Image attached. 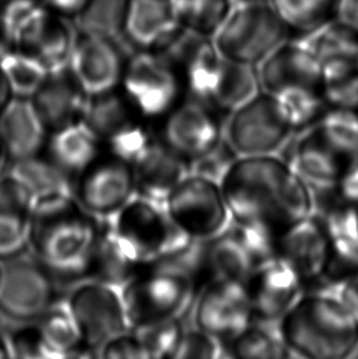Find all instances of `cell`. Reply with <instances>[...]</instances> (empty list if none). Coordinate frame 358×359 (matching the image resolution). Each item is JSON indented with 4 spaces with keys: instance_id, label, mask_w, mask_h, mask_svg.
<instances>
[{
    "instance_id": "obj_14",
    "label": "cell",
    "mask_w": 358,
    "mask_h": 359,
    "mask_svg": "<svg viewBox=\"0 0 358 359\" xmlns=\"http://www.w3.org/2000/svg\"><path fill=\"white\" fill-rule=\"evenodd\" d=\"M57 285L34 257L10 262L1 272L0 313L20 324L37 321L58 302Z\"/></svg>"
},
{
    "instance_id": "obj_30",
    "label": "cell",
    "mask_w": 358,
    "mask_h": 359,
    "mask_svg": "<svg viewBox=\"0 0 358 359\" xmlns=\"http://www.w3.org/2000/svg\"><path fill=\"white\" fill-rule=\"evenodd\" d=\"M343 0H267L289 29L290 39H305L334 21Z\"/></svg>"
},
{
    "instance_id": "obj_55",
    "label": "cell",
    "mask_w": 358,
    "mask_h": 359,
    "mask_svg": "<svg viewBox=\"0 0 358 359\" xmlns=\"http://www.w3.org/2000/svg\"><path fill=\"white\" fill-rule=\"evenodd\" d=\"M11 358L8 337L0 332V359Z\"/></svg>"
},
{
    "instance_id": "obj_43",
    "label": "cell",
    "mask_w": 358,
    "mask_h": 359,
    "mask_svg": "<svg viewBox=\"0 0 358 359\" xmlns=\"http://www.w3.org/2000/svg\"><path fill=\"white\" fill-rule=\"evenodd\" d=\"M133 331L140 341L146 359H175L185 329L182 320H170Z\"/></svg>"
},
{
    "instance_id": "obj_28",
    "label": "cell",
    "mask_w": 358,
    "mask_h": 359,
    "mask_svg": "<svg viewBox=\"0 0 358 359\" xmlns=\"http://www.w3.org/2000/svg\"><path fill=\"white\" fill-rule=\"evenodd\" d=\"M257 262L239 237L233 224L223 233L203 242V272L205 283L213 278L244 282Z\"/></svg>"
},
{
    "instance_id": "obj_2",
    "label": "cell",
    "mask_w": 358,
    "mask_h": 359,
    "mask_svg": "<svg viewBox=\"0 0 358 359\" xmlns=\"http://www.w3.org/2000/svg\"><path fill=\"white\" fill-rule=\"evenodd\" d=\"M105 221L72 193L44 195L34 201L27 245L58 283L88 281Z\"/></svg>"
},
{
    "instance_id": "obj_52",
    "label": "cell",
    "mask_w": 358,
    "mask_h": 359,
    "mask_svg": "<svg viewBox=\"0 0 358 359\" xmlns=\"http://www.w3.org/2000/svg\"><path fill=\"white\" fill-rule=\"evenodd\" d=\"M13 98H14V95L11 93L9 83L6 81L4 74L0 69V117L4 113L6 107L9 106V103L13 101Z\"/></svg>"
},
{
    "instance_id": "obj_54",
    "label": "cell",
    "mask_w": 358,
    "mask_h": 359,
    "mask_svg": "<svg viewBox=\"0 0 358 359\" xmlns=\"http://www.w3.org/2000/svg\"><path fill=\"white\" fill-rule=\"evenodd\" d=\"M9 157H8V154H6V150H5V146L4 144H3V140H1V137H0V178H1V177L8 172V170H9Z\"/></svg>"
},
{
    "instance_id": "obj_15",
    "label": "cell",
    "mask_w": 358,
    "mask_h": 359,
    "mask_svg": "<svg viewBox=\"0 0 358 359\" xmlns=\"http://www.w3.org/2000/svg\"><path fill=\"white\" fill-rule=\"evenodd\" d=\"M83 340L95 350L131 330L121 290L97 281L77 283L67 299Z\"/></svg>"
},
{
    "instance_id": "obj_21",
    "label": "cell",
    "mask_w": 358,
    "mask_h": 359,
    "mask_svg": "<svg viewBox=\"0 0 358 359\" xmlns=\"http://www.w3.org/2000/svg\"><path fill=\"white\" fill-rule=\"evenodd\" d=\"M29 100L39 121L51 135L84 123L90 95L67 67L49 73Z\"/></svg>"
},
{
    "instance_id": "obj_8",
    "label": "cell",
    "mask_w": 358,
    "mask_h": 359,
    "mask_svg": "<svg viewBox=\"0 0 358 359\" xmlns=\"http://www.w3.org/2000/svg\"><path fill=\"white\" fill-rule=\"evenodd\" d=\"M119 91L152 128L187 98L182 79L159 54L133 52L126 59Z\"/></svg>"
},
{
    "instance_id": "obj_9",
    "label": "cell",
    "mask_w": 358,
    "mask_h": 359,
    "mask_svg": "<svg viewBox=\"0 0 358 359\" xmlns=\"http://www.w3.org/2000/svg\"><path fill=\"white\" fill-rule=\"evenodd\" d=\"M295 135L276 96L263 91L230 113L225 139L238 156L279 154Z\"/></svg>"
},
{
    "instance_id": "obj_11",
    "label": "cell",
    "mask_w": 358,
    "mask_h": 359,
    "mask_svg": "<svg viewBox=\"0 0 358 359\" xmlns=\"http://www.w3.org/2000/svg\"><path fill=\"white\" fill-rule=\"evenodd\" d=\"M70 193L90 214L113 219L136 195L133 163L105 147L74 180Z\"/></svg>"
},
{
    "instance_id": "obj_24",
    "label": "cell",
    "mask_w": 358,
    "mask_h": 359,
    "mask_svg": "<svg viewBox=\"0 0 358 359\" xmlns=\"http://www.w3.org/2000/svg\"><path fill=\"white\" fill-rule=\"evenodd\" d=\"M179 26L164 0H131L123 42L134 52L159 53L175 37Z\"/></svg>"
},
{
    "instance_id": "obj_18",
    "label": "cell",
    "mask_w": 358,
    "mask_h": 359,
    "mask_svg": "<svg viewBox=\"0 0 358 359\" xmlns=\"http://www.w3.org/2000/svg\"><path fill=\"white\" fill-rule=\"evenodd\" d=\"M254 321L277 325L305 292L298 273L280 257L258 264L244 281Z\"/></svg>"
},
{
    "instance_id": "obj_49",
    "label": "cell",
    "mask_w": 358,
    "mask_h": 359,
    "mask_svg": "<svg viewBox=\"0 0 358 359\" xmlns=\"http://www.w3.org/2000/svg\"><path fill=\"white\" fill-rule=\"evenodd\" d=\"M330 234H347L358 242V205L350 214L333 224L325 226Z\"/></svg>"
},
{
    "instance_id": "obj_46",
    "label": "cell",
    "mask_w": 358,
    "mask_h": 359,
    "mask_svg": "<svg viewBox=\"0 0 358 359\" xmlns=\"http://www.w3.org/2000/svg\"><path fill=\"white\" fill-rule=\"evenodd\" d=\"M237 157L236 151L233 150L232 146L225 139L215 150L204 156L200 160L195 161L193 165H190V172L195 175H204L220 183L228 167L232 165L233 161Z\"/></svg>"
},
{
    "instance_id": "obj_56",
    "label": "cell",
    "mask_w": 358,
    "mask_h": 359,
    "mask_svg": "<svg viewBox=\"0 0 358 359\" xmlns=\"http://www.w3.org/2000/svg\"><path fill=\"white\" fill-rule=\"evenodd\" d=\"M18 1H21V0H0V13Z\"/></svg>"
},
{
    "instance_id": "obj_27",
    "label": "cell",
    "mask_w": 358,
    "mask_h": 359,
    "mask_svg": "<svg viewBox=\"0 0 358 359\" xmlns=\"http://www.w3.org/2000/svg\"><path fill=\"white\" fill-rule=\"evenodd\" d=\"M103 149L98 137L81 123L51 134L44 152L72 188L74 180Z\"/></svg>"
},
{
    "instance_id": "obj_44",
    "label": "cell",
    "mask_w": 358,
    "mask_h": 359,
    "mask_svg": "<svg viewBox=\"0 0 358 359\" xmlns=\"http://www.w3.org/2000/svg\"><path fill=\"white\" fill-rule=\"evenodd\" d=\"M11 358H49L37 323H24L8 336Z\"/></svg>"
},
{
    "instance_id": "obj_16",
    "label": "cell",
    "mask_w": 358,
    "mask_h": 359,
    "mask_svg": "<svg viewBox=\"0 0 358 359\" xmlns=\"http://www.w3.org/2000/svg\"><path fill=\"white\" fill-rule=\"evenodd\" d=\"M254 323L244 282L213 278L204 285L194 302L195 327L223 345Z\"/></svg>"
},
{
    "instance_id": "obj_12",
    "label": "cell",
    "mask_w": 358,
    "mask_h": 359,
    "mask_svg": "<svg viewBox=\"0 0 358 359\" xmlns=\"http://www.w3.org/2000/svg\"><path fill=\"white\" fill-rule=\"evenodd\" d=\"M226 117L208 103L185 98L154 126L155 135L189 165L225 140Z\"/></svg>"
},
{
    "instance_id": "obj_33",
    "label": "cell",
    "mask_w": 358,
    "mask_h": 359,
    "mask_svg": "<svg viewBox=\"0 0 358 359\" xmlns=\"http://www.w3.org/2000/svg\"><path fill=\"white\" fill-rule=\"evenodd\" d=\"M131 4V0H85L73 22L79 32L123 42Z\"/></svg>"
},
{
    "instance_id": "obj_36",
    "label": "cell",
    "mask_w": 358,
    "mask_h": 359,
    "mask_svg": "<svg viewBox=\"0 0 358 359\" xmlns=\"http://www.w3.org/2000/svg\"><path fill=\"white\" fill-rule=\"evenodd\" d=\"M225 355L238 359H285L292 357L277 325L254 321L223 345Z\"/></svg>"
},
{
    "instance_id": "obj_10",
    "label": "cell",
    "mask_w": 358,
    "mask_h": 359,
    "mask_svg": "<svg viewBox=\"0 0 358 359\" xmlns=\"http://www.w3.org/2000/svg\"><path fill=\"white\" fill-rule=\"evenodd\" d=\"M165 205L175 224L194 241H210L232 224L220 183L192 172L168 195Z\"/></svg>"
},
{
    "instance_id": "obj_41",
    "label": "cell",
    "mask_w": 358,
    "mask_h": 359,
    "mask_svg": "<svg viewBox=\"0 0 358 359\" xmlns=\"http://www.w3.org/2000/svg\"><path fill=\"white\" fill-rule=\"evenodd\" d=\"M0 69L14 97L20 98H31L49 74L41 64L15 49L0 59Z\"/></svg>"
},
{
    "instance_id": "obj_38",
    "label": "cell",
    "mask_w": 358,
    "mask_h": 359,
    "mask_svg": "<svg viewBox=\"0 0 358 359\" xmlns=\"http://www.w3.org/2000/svg\"><path fill=\"white\" fill-rule=\"evenodd\" d=\"M320 88L328 108L358 109V62L333 59L321 63Z\"/></svg>"
},
{
    "instance_id": "obj_59",
    "label": "cell",
    "mask_w": 358,
    "mask_h": 359,
    "mask_svg": "<svg viewBox=\"0 0 358 359\" xmlns=\"http://www.w3.org/2000/svg\"><path fill=\"white\" fill-rule=\"evenodd\" d=\"M1 272H3V266L0 265V280H1Z\"/></svg>"
},
{
    "instance_id": "obj_51",
    "label": "cell",
    "mask_w": 358,
    "mask_h": 359,
    "mask_svg": "<svg viewBox=\"0 0 358 359\" xmlns=\"http://www.w3.org/2000/svg\"><path fill=\"white\" fill-rule=\"evenodd\" d=\"M335 20L358 32V0H343Z\"/></svg>"
},
{
    "instance_id": "obj_48",
    "label": "cell",
    "mask_w": 358,
    "mask_h": 359,
    "mask_svg": "<svg viewBox=\"0 0 358 359\" xmlns=\"http://www.w3.org/2000/svg\"><path fill=\"white\" fill-rule=\"evenodd\" d=\"M37 4L53 14L63 16L65 19H75L81 9L85 0H34Z\"/></svg>"
},
{
    "instance_id": "obj_34",
    "label": "cell",
    "mask_w": 358,
    "mask_h": 359,
    "mask_svg": "<svg viewBox=\"0 0 358 359\" xmlns=\"http://www.w3.org/2000/svg\"><path fill=\"white\" fill-rule=\"evenodd\" d=\"M329 247L319 280L305 292L338 293L340 287L358 273V242L347 234H330Z\"/></svg>"
},
{
    "instance_id": "obj_60",
    "label": "cell",
    "mask_w": 358,
    "mask_h": 359,
    "mask_svg": "<svg viewBox=\"0 0 358 359\" xmlns=\"http://www.w3.org/2000/svg\"><path fill=\"white\" fill-rule=\"evenodd\" d=\"M164 1H167V0H164Z\"/></svg>"
},
{
    "instance_id": "obj_57",
    "label": "cell",
    "mask_w": 358,
    "mask_h": 359,
    "mask_svg": "<svg viewBox=\"0 0 358 359\" xmlns=\"http://www.w3.org/2000/svg\"><path fill=\"white\" fill-rule=\"evenodd\" d=\"M233 4H236V3H242V1H252V0H232Z\"/></svg>"
},
{
    "instance_id": "obj_35",
    "label": "cell",
    "mask_w": 358,
    "mask_h": 359,
    "mask_svg": "<svg viewBox=\"0 0 358 359\" xmlns=\"http://www.w3.org/2000/svg\"><path fill=\"white\" fill-rule=\"evenodd\" d=\"M177 24L190 32L213 39L233 8L232 0H167Z\"/></svg>"
},
{
    "instance_id": "obj_23",
    "label": "cell",
    "mask_w": 358,
    "mask_h": 359,
    "mask_svg": "<svg viewBox=\"0 0 358 359\" xmlns=\"http://www.w3.org/2000/svg\"><path fill=\"white\" fill-rule=\"evenodd\" d=\"M136 194L165 203L175 187L190 173V165L154 137L145 150L131 162Z\"/></svg>"
},
{
    "instance_id": "obj_1",
    "label": "cell",
    "mask_w": 358,
    "mask_h": 359,
    "mask_svg": "<svg viewBox=\"0 0 358 359\" xmlns=\"http://www.w3.org/2000/svg\"><path fill=\"white\" fill-rule=\"evenodd\" d=\"M220 185L238 226L280 236L313 212L310 184L279 154L238 156Z\"/></svg>"
},
{
    "instance_id": "obj_19",
    "label": "cell",
    "mask_w": 358,
    "mask_h": 359,
    "mask_svg": "<svg viewBox=\"0 0 358 359\" xmlns=\"http://www.w3.org/2000/svg\"><path fill=\"white\" fill-rule=\"evenodd\" d=\"M257 73L260 88L274 96L321 93V63L302 39H286L258 65Z\"/></svg>"
},
{
    "instance_id": "obj_42",
    "label": "cell",
    "mask_w": 358,
    "mask_h": 359,
    "mask_svg": "<svg viewBox=\"0 0 358 359\" xmlns=\"http://www.w3.org/2000/svg\"><path fill=\"white\" fill-rule=\"evenodd\" d=\"M276 97L280 101L295 134L317 124L328 111L320 91H296Z\"/></svg>"
},
{
    "instance_id": "obj_32",
    "label": "cell",
    "mask_w": 358,
    "mask_h": 359,
    "mask_svg": "<svg viewBox=\"0 0 358 359\" xmlns=\"http://www.w3.org/2000/svg\"><path fill=\"white\" fill-rule=\"evenodd\" d=\"M260 90L257 68L223 58L208 104L227 119L230 113Z\"/></svg>"
},
{
    "instance_id": "obj_40",
    "label": "cell",
    "mask_w": 358,
    "mask_h": 359,
    "mask_svg": "<svg viewBox=\"0 0 358 359\" xmlns=\"http://www.w3.org/2000/svg\"><path fill=\"white\" fill-rule=\"evenodd\" d=\"M8 172L27 185L36 198L53 193H70L68 182L44 151L34 157L11 163Z\"/></svg>"
},
{
    "instance_id": "obj_7",
    "label": "cell",
    "mask_w": 358,
    "mask_h": 359,
    "mask_svg": "<svg viewBox=\"0 0 358 359\" xmlns=\"http://www.w3.org/2000/svg\"><path fill=\"white\" fill-rule=\"evenodd\" d=\"M287 39L289 29L267 0H252L233 5L213 41L223 58L257 68Z\"/></svg>"
},
{
    "instance_id": "obj_39",
    "label": "cell",
    "mask_w": 358,
    "mask_h": 359,
    "mask_svg": "<svg viewBox=\"0 0 358 359\" xmlns=\"http://www.w3.org/2000/svg\"><path fill=\"white\" fill-rule=\"evenodd\" d=\"M302 41L320 63L333 59L358 62V32L338 20Z\"/></svg>"
},
{
    "instance_id": "obj_58",
    "label": "cell",
    "mask_w": 358,
    "mask_h": 359,
    "mask_svg": "<svg viewBox=\"0 0 358 359\" xmlns=\"http://www.w3.org/2000/svg\"><path fill=\"white\" fill-rule=\"evenodd\" d=\"M354 358H358V347H357V350H356V352H354Z\"/></svg>"
},
{
    "instance_id": "obj_13",
    "label": "cell",
    "mask_w": 358,
    "mask_h": 359,
    "mask_svg": "<svg viewBox=\"0 0 358 359\" xmlns=\"http://www.w3.org/2000/svg\"><path fill=\"white\" fill-rule=\"evenodd\" d=\"M84 123L107 150L131 162L155 137L154 128L131 107L118 88L90 96Z\"/></svg>"
},
{
    "instance_id": "obj_4",
    "label": "cell",
    "mask_w": 358,
    "mask_h": 359,
    "mask_svg": "<svg viewBox=\"0 0 358 359\" xmlns=\"http://www.w3.org/2000/svg\"><path fill=\"white\" fill-rule=\"evenodd\" d=\"M282 150L290 151L281 157L310 185L344 178L358 168V109L328 108L324 117L292 136Z\"/></svg>"
},
{
    "instance_id": "obj_3",
    "label": "cell",
    "mask_w": 358,
    "mask_h": 359,
    "mask_svg": "<svg viewBox=\"0 0 358 359\" xmlns=\"http://www.w3.org/2000/svg\"><path fill=\"white\" fill-rule=\"evenodd\" d=\"M291 355L308 359L354 357L358 320L334 292H303L277 324Z\"/></svg>"
},
{
    "instance_id": "obj_20",
    "label": "cell",
    "mask_w": 358,
    "mask_h": 359,
    "mask_svg": "<svg viewBox=\"0 0 358 359\" xmlns=\"http://www.w3.org/2000/svg\"><path fill=\"white\" fill-rule=\"evenodd\" d=\"M121 43V41L78 31L69 69L90 96L119 86L129 57Z\"/></svg>"
},
{
    "instance_id": "obj_31",
    "label": "cell",
    "mask_w": 358,
    "mask_h": 359,
    "mask_svg": "<svg viewBox=\"0 0 358 359\" xmlns=\"http://www.w3.org/2000/svg\"><path fill=\"white\" fill-rule=\"evenodd\" d=\"M141 267L118 239L106 219L88 281L101 282L121 290Z\"/></svg>"
},
{
    "instance_id": "obj_53",
    "label": "cell",
    "mask_w": 358,
    "mask_h": 359,
    "mask_svg": "<svg viewBox=\"0 0 358 359\" xmlns=\"http://www.w3.org/2000/svg\"><path fill=\"white\" fill-rule=\"evenodd\" d=\"M14 50L13 39L10 37L8 29L5 27L4 22L0 19V59L4 57L5 54Z\"/></svg>"
},
{
    "instance_id": "obj_25",
    "label": "cell",
    "mask_w": 358,
    "mask_h": 359,
    "mask_svg": "<svg viewBox=\"0 0 358 359\" xmlns=\"http://www.w3.org/2000/svg\"><path fill=\"white\" fill-rule=\"evenodd\" d=\"M36 196L14 175L0 178V257L27 245Z\"/></svg>"
},
{
    "instance_id": "obj_5",
    "label": "cell",
    "mask_w": 358,
    "mask_h": 359,
    "mask_svg": "<svg viewBox=\"0 0 358 359\" xmlns=\"http://www.w3.org/2000/svg\"><path fill=\"white\" fill-rule=\"evenodd\" d=\"M200 290L197 277L180 257L141 267L121 288L131 330L182 320Z\"/></svg>"
},
{
    "instance_id": "obj_29",
    "label": "cell",
    "mask_w": 358,
    "mask_h": 359,
    "mask_svg": "<svg viewBox=\"0 0 358 359\" xmlns=\"http://www.w3.org/2000/svg\"><path fill=\"white\" fill-rule=\"evenodd\" d=\"M36 323L49 358L100 357V352L83 340L67 302H57Z\"/></svg>"
},
{
    "instance_id": "obj_37",
    "label": "cell",
    "mask_w": 358,
    "mask_h": 359,
    "mask_svg": "<svg viewBox=\"0 0 358 359\" xmlns=\"http://www.w3.org/2000/svg\"><path fill=\"white\" fill-rule=\"evenodd\" d=\"M313 212L324 224L343 219L358 205V168L328 184L310 185Z\"/></svg>"
},
{
    "instance_id": "obj_45",
    "label": "cell",
    "mask_w": 358,
    "mask_h": 359,
    "mask_svg": "<svg viewBox=\"0 0 358 359\" xmlns=\"http://www.w3.org/2000/svg\"><path fill=\"white\" fill-rule=\"evenodd\" d=\"M225 355L223 345L198 327L184 331L175 359H213Z\"/></svg>"
},
{
    "instance_id": "obj_22",
    "label": "cell",
    "mask_w": 358,
    "mask_h": 359,
    "mask_svg": "<svg viewBox=\"0 0 358 359\" xmlns=\"http://www.w3.org/2000/svg\"><path fill=\"white\" fill-rule=\"evenodd\" d=\"M329 232L315 215L285 229L277 238L276 257L295 270L305 283V291L319 280L329 247Z\"/></svg>"
},
{
    "instance_id": "obj_17",
    "label": "cell",
    "mask_w": 358,
    "mask_h": 359,
    "mask_svg": "<svg viewBox=\"0 0 358 359\" xmlns=\"http://www.w3.org/2000/svg\"><path fill=\"white\" fill-rule=\"evenodd\" d=\"M78 29L72 20L34 8L13 29L15 50L41 64L48 73L69 67Z\"/></svg>"
},
{
    "instance_id": "obj_50",
    "label": "cell",
    "mask_w": 358,
    "mask_h": 359,
    "mask_svg": "<svg viewBox=\"0 0 358 359\" xmlns=\"http://www.w3.org/2000/svg\"><path fill=\"white\" fill-rule=\"evenodd\" d=\"M338 296L358 320V273L340 287Z\"/></svg>"
},
{
    "instance_id": "obj_47",
    "label": "cell",
    "mask_w": 358,
    "mask_h": 359,
    "mask_svg": "<svg viewBox=\"0 0 358 359\" xmlns=\"http://www.w3.org/2000/svg\"><path fill=\"white\" fill-rule=\"evenodd\" d=\"M100 357L106 359H146L145 352L133 330L114 336L100 350Z\"/></svg>"
},
{
    "instance_id": "obj_26",
    "label": "cell",
    "mask_w": 358,
    "mask_h": 359,
    "mask_svg": "<svg viewBox=\"0 0 358 359\" xmlns=\"http://www.w3.org/2000/svg\"><path fill=\"white\" fill-rule=\"evenodd\" d=\"M48 136L29 98H13L0 117V137L10 165L41 154Z\"/></svg>"
},
{
    "instance_id": "obj_6",
    "label": "cell",
    "mask_w": 358,
    "mask_h": 359,
    "mask_svg": "<svg viewBox=\"0 0 358 359\" xmlns=\"http://www.w3.org/2000/svg\"><path fill=\"white\" fill-rule=\"evenodd\" d=\"M107 221L141 266L180 257L197 242L175 224L165 203L142 195L131 198L113 219Z\"/></svg>"
}]
</instances>
